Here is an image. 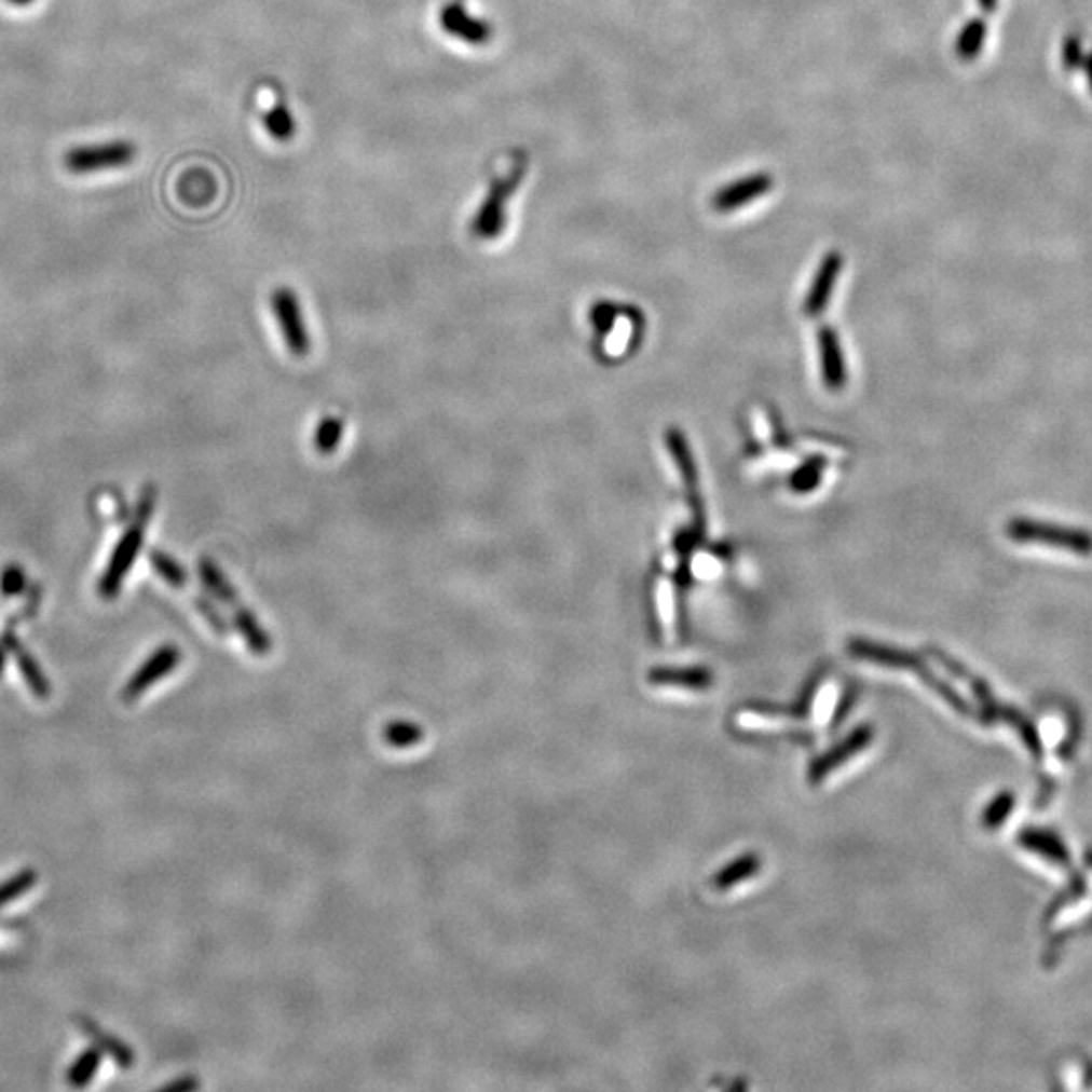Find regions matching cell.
<instances>
[{
  "label": "cell",
  "mask_w": 1092,
  "mask_h": 1092,
  "mask_svg": "<svg viewBox=\"0 0 1092 1092\" xmlns=\"http://www.w3.org/2000/svg\"><path fill=\"white\" fill-rule=\"evenodd\" d=\"M527 170H529V156L524 152H518L510 170L490 185L482 205L478 207L469 223V231L476 240L494 242L506 231L510 201L518 193L522 180L527 177Z\"/></svg>",
  "instance_id": "obj_1"
},
{
  "label": "cell",
  "mask_w": 1092,
  "mask_h": 1092,
  "mask_svg": "<svg viewBox=\"0 0 1092 1092\" xmlns=\"http://www.w3.org/2000/svg\"><path fill=\"white\" fill-rule=\"evenodd\" d=\"M273 316L279 324L282 337L288 346V353L296 358H304L312 351V337L305 326L302 305L294 289L277 288L270 298Z\"/></svg>",
  "instance_id": "obj_2"
},
{
  "label": "cell",
  "mask_w": 1092,
  "mask_h": 1092,
  "mask_svg": "<svg viewBox=\"0 0 1092 1092\" xmlns=\"http://www.w3.org/2000/svg\"><path fill=\"white\" fill-rule=\"evenodd\" d=\"M145 529L146 527L140 524H132L128 531L122 534L118 545L113 546L110 561L106 564V571L97 585V591L104 599H113L120 593L124 578L140 555V548L145 543Z\"/></svg>",
  "instance_id": "obj_3"
},
{
  "label": "cell",
  "mask_w": 1092,
  "mask_h": 1092,
  "mask_svg": "<svg viewBox=\"0 0 1092 1092\" xmlns=\"http://www.w3.org/2000/svg\"><path fill=\"white\" fill-rule=\"evenodd\" d=\"M439 27L453 39H460L472 47H483L494 37L492 23L474 15L464 0H450L441 6Z\"/></svg>",
  "instance_id": "obj_4"
},
{
  "label": "cell",
  "mask_w": 1092,
  "mask_h": 1092,
  "mask_svg": "<svg viewBox=\"0 0 1092 1092\" xmlns=\"http://www.w3.org/2000/svg\"><path fill=\"white\" fill-rule=\"evenodd\" d=\"M1008 532L1012 538L1022 541V543L1036 541L1040 545L1059 546V548H1066V550H1073L1078 555L1092 552V536L1087 531L1050 527V524L1034 522V520H1013Z\"/></svg>",
  "instance_id": "obj_5"
},
{
  "label": "cell",
  "mask_w": 1092,
  "mask_h": 1092,
  "mask_svg": "<svg viewBox=\"0 0 1092 1092\" xmlns=\"http://www.w3.org/2000/svg\"><path fill=\"white\" fill-rule=\"evenodd\" d=\"M134 146L128 142H110V145L80 146L67 152L65 166L73 175H90L104 168L124 166L134 159Z\"/></svg>",
  "instance_id": "obj_6"
},
{
  "label": "cell",
  "mask_w": 1092,
  "mask_h": 1092,
  "mask_svg": "<svg viewBox=\"0 0 1092 1092\" xmlns=\"http://www.w3.org/2000/svg\"><path fill=\"white\" fill-rule=\"evenodd\" d=\"M180 661H182V652L178 650L177 645H173V643L162 645L150 658L146 659L145 664L126 682V686L122 691V700L124 702H134L138 696H142L146 691H150V686L154 682H159L162 678L170 674Z\"/></svg>",
  "instance_id": "obj_7"
},
{
  "label": "cell",
  "mask_w": 1092,
  "mask_h": 1092,
  "mask_svg": "<svg viewBox=\"0 0 1092 1092\" xmlns=\"http://www.w3.org/2000/svg\"><path fill=\"white\" fill-rule=\"evenodd\" d=\"M772 189V175L769 173H756V175H749V177H742L739 180H735V182L724 185L723 189H719L714 193L710 205H712V209L719 210V213H731V210L747 207L755 199L765 196Z\"/></svg>",
  "instance_id": "obj_8"
},
{
  "label": "cell",
  "mask_w": 1092,
  "mask_h": 1092,
  "mask_svg": "<svg viewBox=\"0 0 1092 1092\" xmlns=\"http://www.w3.org/2000/svg\"><path fill=\"white\" fill-rule=\"evenodd\" d=\"M2 645L9 650V654L15 656L18 661V668L23 672V678L29 686V691L37 696V698H49L51 696V682H49L41 666L37 664V659L32 658L31 654L21 645L18 638L15 633L9 629L4 636H2Z\"/></svg>",
  "instance_id": "obj_9"
},
{
  "label": "cell",
  "mask_w": 1092,
  "mask_h": 1092,
  "mask_svg": "<svg viewBox=\"0 0 1092 1092\" xmlns=\"http://www.w3.org/2000/svg\"><path fill=\"white\" fill-rule=\"evenodd\" d=\"M872 740V728L870 726H860L851 733L848 739L844 740L842 745L834 747L830 753L818 759L811 769H809V779L811 781H819L821 777H825L828 773L835 769L840 763L848 761L851 755H856L858 751H862L866 747L868 742Z\"/></svg>",
  "instance_id": "obj_10"
},
{
  "label": "cell",
  "mask_w": 1092,
  "mask_h": 1092,
  "mask_svg": "<svg viewBox=\"0 0 1092 1092\" xmlns=\"http://www.w3.org/2000/svg\"><path fill=\"white\" fill-rule=\"evenodd\" d=\"M233 624L237 627V631L242 633L243 640H245L249 652L254 656L265 658L272 652V638H270V633L259 624L258 617L247 610L245 605H242V603L233 608Z\"/></svg>",
  "instance_id": "obj_11"
},
{
  "label": "cell",
  "mask_w": 1092,
  "mask_h": 1092,
  "mask_svg": "<svg viewBox=\"0 0 1092 1092\" xmlns=\"http://www.w3.org/2000/svg\"><path fill=\"white\" fill-rule=\"evenodd\" d=\"M842 265H844V258L837 251H832L823 258L821 265H819L818 275H816V282H814V288L807 296V312L818 314L819 310L828 304V298L834 289L835 277L842 270Z\"/></svg>",
  "instance_id": "obj_12"
},
{
  "label": "cell",
  "mask_w": 1092,
  "mask_h": 1092,
  "mask_svg": "<svg viewBox=\"0 0 1092 1092\" xmlns=\"http://www.w3.org/2000/svg\"><path fill=\"white\" fill-rule=\"evenodd\" d=\"M199 577L203 587L209 591L215 599H219L221 603H226L229 608H235L240 605V597L235 587L231 585V581L227 578L226 573L219 569V564L215 561H210L209 557H203L199 561Z\"/></svg>",
  "instance_id": "obj_13"
},
{
  "label": "cell",
  "mask_w": 1092,
  "mask_h": 1092,
  "mask_svg": "<svg viewBox=\"0 0 1092 1092\" xmlns=\"http://www.w3.org/2000/svg\"><path fill=\"white\" fill-rule=\"evenodd\" d=\"M80 1026L96 1042L97 1048L101 1052H106V1054L112 1056L120 1068H132L134 1066V1052L122 1040H118V1038H113L110 1034H106L104 1029H99V1026L94 1024L92 1020H87V1018H80Z\"/></svg>",
  "instance_id": "obj_14"
},
{
  "label": "cell",
  "mask_w": 1092,
  "mask_h": 1092,
  "mask_svg": "<svg viewBox=\"0 0 1092 1092\" xmlns=\"http://www.w3.org/2000/svg\"><path fill=\"white\" fill-rule=\"evenodd\" d=\"M101 1056H104V1052L97 1046L83 1050L80 1056L76 1059V1062L71 1064L69 1073H67V1082L73 1089L87 1087L92 1082V1078L96 1077L99 1066H101Z\"/></svg>",
  "instance_id": "obj_15"
},
{
  "label": "cell",
  "mask_w": 1092,
  "mask_h": 1092,
  "mask_svg": "<svg viewBox=\"0 0 1092 1092\" xmlns=\"http://www.w3.org/2000/svg\"><path fill=\"white\" fill-rule=\"evenodd\" d=\"M263 126L277 142H289L296 134V118L284 101H275L272 110L263 115Z\"/></svg>",
  "instance_id": "obj_16"
},
{
  "label": "cell",
  "mask_w": 1092,
  "mask_h": 1092,
  "mask_svg": "<svg viewBox=\"0 0 1092 1092\" xmlns=\"http://www.w3.org/2000/svg\"><path fill=\"white\" fill-rule=\"evenodd\" d=\"M344 437V419L337 415H328L320 419L316 434H314V448L320 455H332L340 448Z\"/></svg>",
  "instance_id": "obj_17"
},
{
  "label": "cell",
  "mask_w": 1092,
  "mask_h": 1092,
  "mask_svg": "<svg viewBox=\"0 0 1092 1092\" xmlns=\"http://www.w3.org/2000/svg\"><path fill=\"white\" fill-rule=\"evenodd\" d=\"M423 735H425V731L419 724L409 723V721H395V723L385 724V728H383V740L393 749L415 747L423 740Z\"/></svg>",
  "instance_id": "obj_18"
},
{
  "label": "cell",
  "mask_w": 1092,
  "mask_h": 1092,
  "mask_svg": "<svg viewBox=\"0 0 1092 1092\" xmlns=\"http://www.w3.org/2000/svg\"><path fill=\"white\" fill-rule=\"evenodd\" d=\"M756 870H759V858H756L755 854H747V856L739 858L737 862H733L731 866L724 868L723 872H719L714 876V886L719 890H726V888L735 886L740 881L753 876Z\"/></svg>",
  "instance_id": "obj_19"
},
{
  "label": "cell",
  "mask_w": 1092,
  "mask_h": 1092,
  "mask_svg": "<svg viewBox=\"0 0 1092 1092\" xmlns=\"http://www.w3.org/2000/svg\"><path fill=\"white\" fill-rule=\"evenodd\" d=\"M650 680L656 684H682L688 688H707L712 678L707 670H654Z\"/></svg>",
  "instance_id": "obj_20"
},
{
  "label": "cell",
  "mask_w": 1092,
  "mask_h": 1092,
  "mask_svg": "<svg viewBox=\"0 0 1092 1092\" xmlns=\"http://www.w3.org/2000/svg\"><path fill=\"white\" fill-rule=\"evenodd\" d=\"M150 562L154 567V571L159 573V577L164 578L170 587H185L187 585V571L180 562L175 561L170 555L161 552V550H152L150 552Z\"/></svg>",
  "instance_id": "obj_21"
},
{
  "label": "cell",
  "mask_w": 1092,
  "mask_h": 1092,
  "mask_svg": "<svg viewBox=\"0 0 1092 1092\" xmlns=\"http://www.w3.org/2000/svg\"><path fill=\"white\" fill-rule=\"evenodd\" d=\"M35 884H37V872L35 870H23V872L15 874L13 878H9L6 883L0 884V906L9 904L11 900L18 899L27 890H31Z\"/></svg>",
  "instance_id": "obj_22"
},
{
  "label": "cell",
  "mask_w": 1092,
  "mask_h": 1092,
  "mask_svg": "<svg viewBox=\"0 0 1092 1092\" xmlns=\"http://www.w3.org/2000/svg\"><path fill=\"white\" fill-rule=\"evenodd\" d=\"M25 587H27V577H25V571L21 564L11 562L0 571V595L2 597H16L25 591Z\"/></svg>",
  "instance_id": "obj_23"
},
{
  "label": "cell",
  "mask_w": 1092,
  "mask_h": 1092,
  "mask_svg": "<svg viewBox=\"0 0 1092 1092\" xmlns=\"http://www.w3.org/2000/svg\"><path fill=\"white\" fill-rule=\"evenodd\" d=\"M194 605H196L199 613L205 617V622L209 624L210 629H213L217 636H227V633L231 631V627L227 624L226 617L217 611V608L210 603L209 599H205V597H196V599H194Z\"/></svg>",
  "instance_id": "obj_24"
},
{
  "label": "cell",
  "mask_w": 1092,
  "mask_h": 1092,
  "mask_svg": "<svg viewBox=\"0 0 1092 1092\" xmlns=\"http://www.w3.org/2000/svg\"><path fill=\"white\" fill-rule=\"evenodd\" d=\"M981 39H983V23H980V21H973V23H969V27H967V29H965V31L961 32V37H959V43H957V49H959V53H961L964 57H969V55H975V51L980 49Z\"/></svg>",
  "instance_id": "obj_25"
},
{
  "label": "cell",
  "mask_w": 1092,
  "mask_h": 1092,
  "mask_svg": "<svg viewBox=\"0 0 1092 1092\" xmlns=\"http://www.w3.org/2000/svg\"><path fill=\"white\" fill-rule=\"evenodd\" d=\"M154 506H156V490L152 486H148V488L142 490L140 500H138V506H136V513H134V524L148 527L150 518L154 515Z\"/></svg>",
  "instance_id": "obj_26"
},
{
  "label": "cell",
  "mask_w": 1092,
  "mask_h": 1092,
  "mask_svg": "<svg viewBox=\"0 0 1092 1092\" xmlns=\"http://www.w3.org/2000/svg\"><path fill=\"white\" fill-rule=\"evenodd\" d=\"M199 1087H201V1082H199V1080H196V1078H194V1077H182V1078H178V1080H173V1082H168V1084H164V1087H162L161 1091H164V1092H191V1091H196V1089H199Z\"/></svg>",
  "instance_id": "obj_27"
},
{
  "label": "cell",
  "mask_w": 1092,
  "mask_h": 1092,
  "mask_svg": "<svg viewBox=\"0 0 1092 1092\" xmlns=\"http://www.w3.org/2000/svg\"><path fill=\"white\" fill-rule=\"evenodd\" d=\"M6 656H9V650H6V647L2 645V642H0V675H2L4 666H6Z\"/></svg>",
  "instance_id": "obj_28"
},
{
  "label": "cell",
  "mask_w": 1092,
  "mask_h": 1092,
  "mask_svg": "<svg viewBox=\"0 0 1092 1092\" xmlns=\"http://www.w3.org/2000/svg\"><path fill=\"white\" fill-rule=\"evenodd\" d=\"M981 2H983L985 6H992V4H994V0H981Z\"/></svg>",
  "instance_id": "obj_29"
},
{
  "label": "cell",
  "mask_w": 1092,
  "mask_h": 1092,
  "mask_svg": "<svg viewBox=\"0 0 1092 1092\" xmlns=\"http://www.w3.org/2000/svg\"><path fill=\"white\" fill-rule=\"evenodd\" d=\"M15 2H27V0H15Z\"/></svg>",
  "instance_id": "obj_30"
}]
</instances>
